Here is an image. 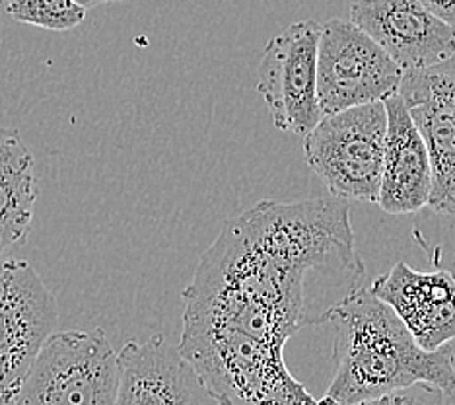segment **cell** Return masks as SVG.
I'll use <instances>...</instances> for the list:
<instances>
[{"label": "cell", "instance_id": "6da1fadb", "mask_svg": "<svg viewBox=\"0 0 455 405\" xmlns=\"http://www.w3.org/2000/svg\"><path fill=\"white\" fill-rule=\"evenodd\" d=\"M347 201H259L230 218L183 290V328L284 351L364 285Z\"/></svg>", "mask_w": 455, "mask_h": 405}, {"label": "cell", "instance_id": "7a4b0ae2", "mask_svg": "<svg viewBox=\"0 0 455 405\" xmlns=\"http://www.w3.org/2000/svg\"><path fill=\"white\" fill-rule=\"evenodd\" d=\"M327 324L335 328L337 359L327 393L343 405L384 396L417 382L455 392L451 347L424 351L395 312L368 285L331 310Z\"/></svg>", "mask_w": 455, "mask_h": 405}, {"label": "cell", "instance_id": "3957f363", "mask_svg": "<svg viewBox=\"0 0 455 405\" xmlns=\"http://www.w3.org/2000/svg\"><path fill=\"white\" fill-rule=\"evenodd\" d=\"M387 131L384 101L323 116L304 134L309 168L340 201L378 203Z\"/></svg>", "mask_w": 455, "mask_h": 405}, {"label": "cell", "instance_id": "277c9868", "mask_svg": "<svg viewBox=\"0 0 455 405\" xmlns=\"http://www.w3.org/2000/svg\"><path fill=\"white\" fill-rule=\"evenodd\" d=\"M117 382V352L106 331H53L12 405H116Z\"/></svg>", "mask_w": 455, "mask_h": 405}, {"label": "cell", "instance_id": "5b68a950", "mask_svg": "<svg viewBox=\"0 0 455 405\" xmlns=\"http://www.w3.org/2000/svg\"><path fill=\"white\" fill-rule=\"evenodd\" d=\"M403 70L348 20H329L317 45V100L323 116L384 101L399 92Z\"/></svg>", "mask_w": 455, "mask_h": 405}, {"label": "cell", "instance_id": "8992f818", "mask_svg": "<svg viewBox=\"0 0 455 405\" xmlns=\"http://www.w3.org/2000/svg\"><path fill=\"white\" fill-rule=\"evenodd\" d=\"M59 308L44 279L24 259H0V405H12Z\"/></svg>", "mask_w": 455, "mask_h": 405}, {"label": "cell", "instance_id": "52a82bcc", "mask_svg": "<svg viewBox=\"0 0 455 405\" xmlns=\"http://www.w3.org/2000/svg\"><path fill=\"white\" fill-rule=\"evenodd\" d=\"M319 34L315 20L288 26L268 41L257 69V92L275 127L302 137L323 117L317 100Z\"/></svg>", "mask_w": 455, "mask_h": 405}, {"label": "cell", "instance_id": "ba28073f", "mask_svg": "<svg viewBox=\"0 0 455 405\" xmlns=\"http://www.w3.org/2000/svg\"><path fill=\"white\" fill-rule=\"evenodd\" d=\"M397 93L430 154L428 207L455 216V51L438 65L405 72Z\"/></svg>", "mask_w": 455, "mask_h": 405}, {"label": "cell", "instance_id": "9c48e42d", "mask_svg": "<svg viewBox=\"0 0 455 405\" xmlns=\"http://www.w3.org/2000/svg\"><path fill=\"white\" fill-rule=\"evenodd\" d=\"M350 22L405 72L438 65L455 51V29L432 16L419 0H355Z\"/></svg>", "mask_w": 455, "mask_h": 405}, {"label": "cell", "instance_id": "30bf717a", "mask_svg": "<svg viewBox=\"0 0 455 405\" xmlns=\"http://www.w3.org/2000/svg\"><path fill=\"white\" fill-rule=\"evenodd\" d=\"M117 365L116 405H219L189 360L162 334L127 341Z\"/></svg>", "mask_w": 455, "mask_h": 405}, {"label": "cell", "instance_id": "8fae6325", "mask_svg": "<svg viewBox=\"0 0 455 405\" xmlns=\"http://www.w3.org/2000/svg\"><path fill=\"white\" fill-rule=\"evenodd\" d=\"M368 287L395 312L424 351L455 339V277L448 269L422 273L399 262Z\"/></svg>", "mask_w": 455, "mask_h": 405}, {"label": "cell", "instance_id": "7c38bea8", "mask_svg": "<svg viewBox=\"0 0 455 405\" xmlns=\"http://www.w3.org/2000/svg\"><path fill=\"white\" fill-rule=\"evenodd\" d=\"M387 131L378 205L387 215H412L428 207L432 193L430 154L399 93L384 100Z\"/></svg>", "mask_w": 455, "mask_h": 405}, {"label": "cell", "instance_id": "4fadbf2b", "mask_svg": "<svg viewBox=\"0 0 455 405\" xmlns=\"http://www.w3.org/2000/svg\"><path fill=\"white\" fill-rule=\"evenodd\" d=\"M36 197L34 154L16 131L0 127V259L26 240Z\"/></svg>", "mask_w": 455, "mask_h": 405}, {"label": "cell", "instance_id": "5bb4252c", "mask_svg": "<svg viewBox=\"0 0 455 405\" xmlns=\"http://www.w3.org/2000/svg\"><path fill=\"white\" fill-rule=\"evenodd\" d=\"M6 12L14 22L49 31L75 29L86 18V8L75 0H8Z\"/></svg>", "mask_w": 455, "mask_h": 405}, {"label": "cell", "instance_id": "9a60e30c", "mask_svg": "<svg viewBox=\"0 0 455 405\" xmlns=\"http://www.w3.org/2000/svg\"><path fill=\"white\" fill-rule=\"evenodd\" d=\"M350 405H446V392L427 382L411 384L407 388L393 390L384 396Z\"/></svg>", "mask_w": 455, "mask_h": 405}, {"label": "cell", "instance_id": "2e32d148", "mask_svg": "<svg viewBox=\"0 0 455 405\" xmlns=\"http://www.w3.org/2000/svg\"><path fill=\"white\" fill-rule=\"evenodd\" d=\"M432 16L455 29V0H419Z\"/></svg>", "mask_w": 455, "mask_h": 405}, {"label": "cell", "instance_id": "e0dca14e", "mask_svg": "<svg viewBox=\"0 0 455 405\" xmlns=\"http://www.w3.org/2000/svg\"><path fill=\"white\" fill-rule=\"evenodd\" d=\"M76 4H80L82 8H94V6H98V4H101V3H108V0H75Z\"/></svg>", "mask_w": 455, "mask_h": 405}, {"label": "cell", "instance_id": "ac0fdd59", "mask_svg": "<svg viewBox=\"0 0 455 405\" xmlns=\"http://www.w3.org/2000/svg\"><path fill=\"white\" fill-rule=\"evenodd\" d=\"M315 405H343V403H340L339 400H335L333 396H329V393H327V396H323L322 400H317Z\"/></svg>", "mask_w": 455, "mask_h": 405}, {"label": "cell", "instance_id": "d6986e66", "mask_svg": "<svg viewBox=\"0 0 455 405\" xmlns=\"http://www.w3.org/2000/svg\"><path fill=\"white\" fill-rule=\"evenodd\" d=\"M108 3H123V0H108Z\"/></svg>", "mask_w": 455, "mask_h": 405}, {"label": "cell", "instance_id": "ffe728a7", "mask_svg": "<svg viewBox=\"0 0 455 405\" xmlns=\"http://www.w3.org/2000/svg\"><path fill=\"white\" fill-rule=\"evenodd\" d=\"M453 277H455V271H453Z\"/></svg>", "mask_w": 455, "mask_h": 405}]
</instances>
